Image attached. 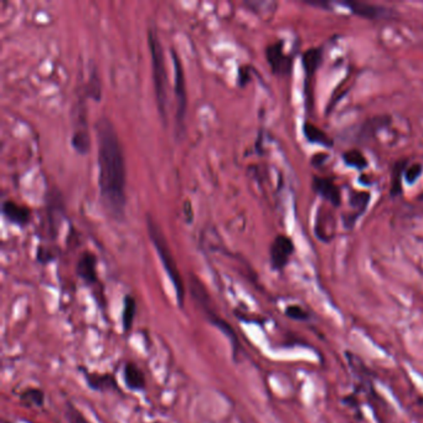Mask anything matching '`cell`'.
<instances>
[{
  "mask_svg": "<svg viewBox=\"0 0 423 423\" xmlns=\"http://www.w3.org/2000/svg\"><path fill=\"white\" fill-rule=\"evenodd\" d=\"M98 141V185L105 208L116 219L126 209L127 171L121 141L112 122L101 118L96 122Z\"/></svg>",
  "mask_w": 423,
  "mask_h": 423,
  "instance_id": "1",
  "label": "cell"
},
{
  "mask_svg": "<svg viewBox=\"0 0 423 423\" xmlns=\"http://www.w3.org/2000/svg\"><path fill=\"white\" fill-rule=\"evenodd\" d=\"M146 224H148V234L151 237V242L156 247V252L159 255L161 264L166 269L168 277L171 279V284L176 291V302L178 306L183 308L185 302V286L184 281L181 278V272L176 266V259L171 253V247L168 245V241L166 240V236L161 232V227L158 226L156 221L151 219V216H148L146 219Z\"/></svg>",
  "mask_w": 423,
  "mask_h": 423,
  "instance_id": "2",
  "label": "cell"
},
{
  "mask_svg": "<svg viewBox=\"0 0 423 423\" xmlns=\"http://www.w3.org/2000/svg\"><path fill=\"white\" fill-rule=\"evenodd\" d=\"M148 45L151 49V75L156 92V103L164 121L168 108V73H166V56L163 51L161 39L156 29L148 30Z\"/></svg>",
  "mask_w": 423,
  "mask_h": 423,
  "instance_id": "3",
  "label": "cell"
},
{
  "mask_svg": "<svg viewBox=\"0 0 423 423\" xmlns=\"http://www.w3.org/2000/svg\"><path fill=\"white\" fill-rule=\"evenodd\" d=\"M191 296L199 304L201 311H204V316H206V319H208L210 324L214 326L215 328H218L229 339L231 349H232V358H234L235 361H237V355H239L240 349H241L239 336H236L234 328L230 326L227 321L223 319L220 314H216L206 289L201 284V282L198 279H195V278H193V282H191Z\"/></svg>",
  "mask_w": 423,
  "mask_h": 423,
  "instance_id": "4",
  "label": "cell"
},
{
  "mask_svg": "<svg viewBox=\"0 0 423 423\" xmlns=\"http://www.w3.org/2000/svg\"><path fill=\"white\" fill-rule=\"evenodd\" d=\"M171 58L174 63V95L176 101V123L183 129V123L186 116L188 107V93H186V83H185L184 71L181 66V58L176 54V50H171Z\"/></svg>",
  "mask_w": 423,
  "mask_h": 423,
  "instance_id": "5",
  "label": "cell"
},
{
  "mask_svg": "<svg viewBox=\"0 0 423 423\" xmlns=\"http://www.w3.org/2000/svg\"><path fill=\"white\" fill-rule=\"evenodd\" d=\"M294 252V245L292 240L279 235L276 239L273 240L271 248H269V259H271V266L276 271H282L283 268L287 266L289 262V258Z\"/></svg>",
  "mask_w": 423,
  "mask_h": 423,
  "instance_id": "6",
  "label": "cell"
},
{
  "mask_svg": "<svg viewBox=\"0 0 423 423\" xmlns=\"http://www.w3.org/2000/svg\"><path fill=\"white\" fill-rule=\"evenodd\" d=\"M266 58H267V63L272 68L273 73L284 76V75L291 73L292 60L288 55L284 54L283 44L281 41L268 45L267 49H266Z\"/></svg>",
  "mask_w": 423,
  "mask_h": 423,
  "instance_id": "7",
  "label": "cell"
},
{
  "mask_svg": "<svg viewBox=\"0 0 423 423\" xmlns=\"http://www.w3.org/2000/svg\"><path fill=\"white\" fill-rule=\"evenodd\" d=\"M82 371V376L90 389L97 392H108V391H116L121 392V387L118 386L117 380L112 374H98V373H90L85 368H80Z\"/></svg>",
  "mask_w": 423,
  "mask_h": 423,
  "instance_id": "8",
  "label": "cell"
},
{
  "mask_svg": "<svg viewBox=\"0 0 423 423\" xmlns=\"http://www.w3.org/2000/svg\"><path fill=\"white\" fill-rule=\"evenodd\" d=\"M76 273L87 284L98 282L97 257L91 251H83L80 255L76 264Z\"/></svg>",
  "mask_w": 423,
  "mask_h": 423,
  "instance_id": "9",
  "label": "cell"
},
{
  "mask_svg": "<svg viewBox=\"0 0 423 423\" xmlns=\"http://www.w3.org/2000/svg\"><path fill=\"white\" fill-rule=\"evenodd\" d=\"M1 213L5 219L16 226H26L31 221V210L13 200H5L1 204Z\"/></svg>",
  "mask_w": 423,
  "mask_h": 423,
  "instance_id": "10",
  "label": "cell"
},
{
  "mask_svg": "<svg viewBox=\"0 0 423 423\" xmlns=\"http://www.w3.org/2000/svg\"><path fill=\"white\" fill-rule=\"evenodd\" d=\"M123 381L132 391H143L146 387V375L138 365L128 361L123 366Z\"/></svg>",
  "mask_w": 423,
  "mask_h": 423,
  "instance_id": "11",
  "label": "cell"
},
{
  "mask_svg": "<svg viewBox=\"0 0 423 423\" xmlns=\"http://www.w3.org/2000/svg\"><path fill=\"white\" fill-rule=\"evenodd\" d=\"M313 188L318 194L321 195L323 199L329 201L333 206H339L341 205V190L331 179L316 176L314 181H313Z\"/></svg>",
  "mask_w": 423,
  "mask_h": 423,
  "instance_id": "12",
  "label": "cell"
},
{
  "mask_svg": "<svg viewBox=\"0 0 423 423\" xmlns=\"http://www.w3.org/2000/svg\"><path fill=\"white\" fill-rule=\"evenodd\" d=\"M344 5L350 9L351 13L366 19H381V18H386L390 13V9H386L384 6L368 4V3L350 1V3H344Z\"/></svg>",
  "mask_w": 423,
  "mask_h": 423,
  "instance_id": "13",
  "label": "cell"
},
{
  "mask_svg": "<svg viewBox=\"0 0 423 423\" xmlns=\"http://www.w3.org/2000/svg\"><path fill=\"white\" fill-rule=\"evenodd\" d=\"M136 299L131 294H127L124 299H123V309H122V329L126 333L129 334L133 328V323H134V318L136 314Z\"/></svg>",
  "mask_w": 423,
  "mask_h": 423,
  "instance_id": "14",
  "label": "cell"
},
{
  "mask_svg": "<svg viewBox=\"0 0 423 423\" xmlns=\"http://www.w3.org/2000/svg\"><path fill=\"white\" fill-rule=\"evenodd\" d=\"M20 404L26 407H43L45 405V392L38 387H28L19 395Z\"/></svg>",
  "mask_w": 423,
  "mask_h": 423,
  "instance_id": "15",
  "label": "cell"
},
{
  "mask_svg": "<svg viewBox=\"0 0 423 423\" xmlns=\"http://www.w3.org/2000/svg\"><path fill=\"white\" fill-rule=\"evenodd\" d=\"M303 132H304V136H306V139L311 141V143L328 146V148H331V146H333V144H334L331 138L326 136V132L321 131V129H319V128L314 126V124L306 123V124H304V128H303Z\"/></svg>",
  "mask_w": 423,
  "mask_h": 423,
  "instance_id": "16",
  "label": "cell"
},
{
  "mask_svg": "<svg viewBox=\"0 0 423 423\" xmlns=\"http://www.w3.org/2000/svg\"><path fill=\"white\" fill-rule=\"evenodd\" d=\"M71 146L75 148V151L80 153V154H86L90 146H91V141H90V136L86 128H78L73 132V136H71Z\"/></svg>",
  "mask_w": 423,
  "mask_h": 423,
  "instance_id": "17",
  "label": "cell"
},
{
  "mask_svg": "<svg viewBox=\"0 0 423 423\" xmlns=\"http://www.w3.org/2000/svg\"><path fill=\"white\" fill-rule=\"evenodd\" d=\"M321 63V51L319 49L306 50L303 55V66L308 75H311L316 71Z\"/></svg>",
  "mask_w": 423,
  "mask_h": 423,
  "instance_id": "18",
  "label": "cell"
},
{
  "mask_svg": "<svg viewBox=\"0 0 423 423\" xmlns=\"http://www.w3.org/2000/svg\"><path fill=\"white\" fill-rule=\"evenodd\" d=\"M343 159L346 161V164L356 169H365L368 166V161L365 158L364 154L361 151H356V149H351L348 151L343 154Z\"/></svg>",
  "mask_w": 423,
  "mask_h": 423,
  "instance_id": "19",
  "label": "cell"
},
{
  "mask_svg": "<svg viewBox=\"0 0 423 423\" xmlns=\"http://www.w3.org/2000/svg\"><path fill=\"white\" fill-rule=\"evenodd\" d=\"M65 417L68 419V423H92L71 402H66Z\"/></svg>",
  "mask_w": 423,
  "mask_h": 423,
  "instance_id": "20",
  "label": "cell"
},
{
  "mask_svg": "<svg viewBox=\"0 0 423 423\" xmlns=\"http://www.w3.org/2000/svg\"><path fill=\"white\" fill-rule=\"evenodd\" d=\"M370 195L368 193H356L354 191L351 195L350 204L353 205V208H358L359 213H363L366 205L369 203Z\"/></svg>",
  "mask_w": 423,
  "mask_h": 423,
  "instance_id": "21",
  "label": "cell"
},
{
  "mask_svg": "<svg viewBox=\"0 0 423 423\" xmlns=\"http://www.w3.org/2000/svg\"><path fill=\"white\" fill-rule=\"evenodd\" d=\"M286 316H289L291 319H294V321H306L309 316L302 306H288L287 309H286Z\"/></svg>",
  "mask_w": 423,
  "mask_h": 423,
  "instance_id": "22",
  "label": "cell"
},
{
  "mask_svg": "<svg viewBox=\"0 0 423 423\" xmlns=\"http://www.w3.org/2000/svg\"><path fill=\"white\" fill-rule=\"evenodd\" d=\"M421 174H422V166L419 163H416L414 166L407 168V171L405 173V178H406V181L411 184V183L417 181Z\"/></svg>",
  "mask_w": 423,
  "mask_h": 423,
  "instance_id": "23",
  "label": "cell"
},
{
  "mask_svg": "<svg viewBox=\"0 0 423 423\" xmlns=\"http://www.w3.org/2000/svg\"><path fill=\"white\" fill-rule=\"evenodd\" d=\"M405 166H406V161H400L397 166H395V174H394V181H392V190H391V194L392 195H397L400 194V181H401V176H400V171L401 169H404Z\"/></svg>",
  "mask_w": 423,
  "mask_h": 423,
  "instance_id": "24",
  "label": "cell"
},
{
  "mask_svg": "<svg viewBox=\"0 0 423 423\" xmlns=\"http://www.w3.org/2000/svg\"><path fill=\"white\" fill-rule=\"evenodd\" d=\"M36 258L40 263L46 264V263L51 262L55 258L54 253L51 252V250L49 248L41 247L38 248V252H36Z\"/></svg>",
  "mask_w": 423,
  "mask_h": 423,
  "instance_id": "25",
  "label": "cell"
},
{
  "mask_svg": "<svg viewBox=\"0 0 423 423\" xmlns=\"http://www.w3.org/2000/svg\"><path fill=\"white\" fill-rule=\"evenodd\" d=\"M250 80V71L247 66H241L239 70V83L240 86H245V83Z\"/></svg>",
  "mask_w": 423,
  "mask_h": 423,
  "instance_id": "26",
  "label": "cell"
},
{
  "mask_svg": "<svg viewBox=\"0 0 423 423\" xmlns=\"http://www.w3.org/2000/svg\"><path fill=\"white\" fill-rule=\"evenodd\" d=\"M419 200H422L423 201V193L422 194L419 195Z\"/></svg>",
  "mask_w": 423,
  "mask_h": 423,
  "instance_id": "27",
  "label": "cell"
},
{
  "mask_svg": "<svg viewBox=\"0 0 423 423\" xmlns=\"http://www.w3.org/2000/svg\"><path fill=\"white\" fill-rule=\"evenodd\" d=\"M3 423H10L9 421H4Z\"/></svg>",
  "mask_w": 423,
  "mask_h": 423,
  "instance_id": "28",
  "label": "cell"
}]
</instances>
